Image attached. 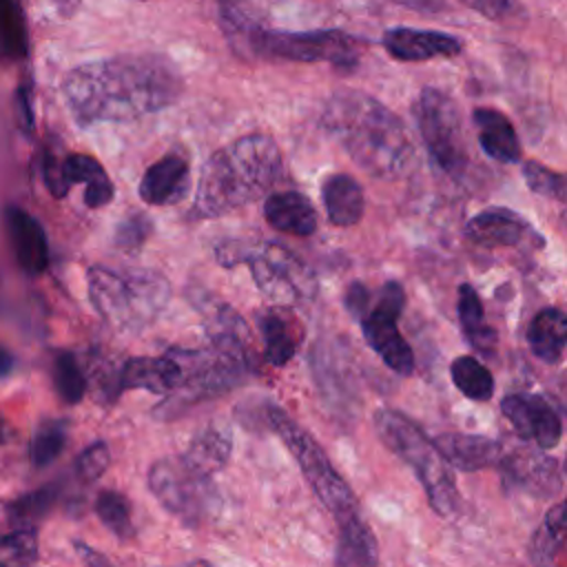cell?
I'll return each instance as SVG.
<instances>
[{
	"mask_svg": "<svg viewBox=\"0 0 567 567\" xmlns=\"http://www.w3.org/2000/svg\"><path fill=\"white\" fill-rule=\"evenodd\" d=\"M184 80L177 66L157 53H124L84 62L64 75L66 109L80 126L131 122L179 100Z\"/></svg>",
	"mask_w": 567,
	"mask_h": 567,
	"instance_id": "6da1fadb",
	"label": "cell"
},
{
	"mask_svg": "<svg viewBox=\"0 0 567 567\" xmlns=\"http://www.w3.org/2000/svg\"><path fill=\"white\" fill-rule=\"evenodd\" d=\"M321 126L372 177L403 179L416 166V148L403 120L365 91L332 93L323 104Z\"/></svg>",
	"mask_w": 567,
	"mask_h": 567,
	"instance_id": "7a4b0ae2",
	"label": "cell"
},
{
	"mask_svg": "<svg viewBox=\"0 0 567 567\" xmlns=\"http://www.w3.org/2000/svg\"><path fill=\"white\" fill-rule=\"evenodd\" d=\"M281 166V151L270 135L237 137L204 162L195 190V210L202 217H219L264 197L279 179Z\"/></svg>",
	"mask_w": 567,
	"mask_h": 567,
	"instance_id": "3957f363",
	"label": "cell"
},
{
	"mask_svg": "<svg viewBox=\"0 0 567 567\" xmlns=\"http://www.w3.org/2000/svg\"><path fill=\"white\" fill-rule=\"evenodd\" d=\"M89 299L97 315L122 332H140L153 323L171 299V284L157 270H111L93 266L86 272Z\"/></svg>",
	"mask_w": 567,
	"mask_h": 567,
	"instance_id": "277c9868",
	"label": "cell"
},
{
	"mask_svg": "<svg viewBox=\"0 0 567 567\" xmlns=\"http://www.w3.org/2000/svg\"><path fill=\"white\" fill-rule=\"evenodd\" d=\"M374 427L385 447L414 470L430 501V507L439 516L454 514L458 507L454 472L439 454L434 443L421 432V427L405 414L390 408H381L374 414Z\"/></svg>",
	"mask_w": 567,
	"mask_h": 567,
	"instance_id": "5b68a950",
	"label": "cell"
},
{
	"mask_svg": "<svg viewBox=\"0 0 567 567\" xmlns=\"http://www.w3.org/2000/svg\"><path fill=\"white\" fill-rule=\"evenodd\" d=\"M270 430L286 443L288 452L297 461L301 474L310 483L312 492L319 496L323 507L334 516L341 525L354 516H359L357 498L350 485L341 478V474L332 467L323 447L315 441L310 432H306L290 414H286L277 405L266 408Z\"/></svg>",
	"mask_w": 567,
	"mask_h": 567,
	"instance_id": "8992f818",
	"label": "cell"
},
{
	"mask_svg": "<svg viewBox=\"0 0 567 567\" xmlns=\"http://www.w3.org/2000/svg\"><path fill=\"white\" fill-rule=\"evenodd\" d=\"M432 162L454 182L470 171V146L456 102L436 86H423L412 106Z\"/></svg>",
	"mask_w": 567,
	"mask_h": 567,
	"instance_id": "52a82bcc",
	"label": "cell"
},
{
	"mask_svg": "<svg viewBox=\"0 0 567 567\" xmlns=\"http://www.w3.org/2000/svg\"><path fill=\"white\" fill-rule=\"evenodd\" d=\"M217 259L224 266H235L246 261L250 266L252 279L261 295L284 308L299 303L306 295L312 292L315 279L303 261L297 259L295 252L279 244H261L257 248L233 250L226 246L217 248Z\"/></svg>",
	"mask_w": 567,
	"mask_h": 567,
	"instance_id": "ba28073f",
	"label": "cell"
},
{
	"mask_svg": "<svg viewBox=\"0 0 567 567\" xmlns=\"http://www.w3.org/2000/svg\"><path fill=\"white\" fill-rule=\"evenodd\" d=\"M250 58L330 62L339 69H354L359 62V44L352 35L337 29L275 31L266 27L255 38Z\"/></svg>",
	"mask_w": 567,
	"mask_h": 567,
	"instance_id": "9c48e42d",
	"label": "cell"
},
{
	"mask_svg": "<svg viewBox=\"0 0 567 567\" xmlns=\"http://www.w3.org/2000/svg\"><path fill=\"white\" fill-rule=\"evenodd\" d=\"M405 308V292L399 281H385L368 310L359 317L361 332L368 346L383 359V363L401 377L412 374L414 354L399 330V317Z\"/></svg>",
	"mask_w": 567,
	"mask_h": 567,
	"instance_id": "30bf717a",
	"label": "cell"
},
{
	"mask_svg": "<svg viewBox=\"0 0 567 567\" xmlns=\"http://www.w3.org/2000/svg\"><path fill=\"white\" fill-rule=\"evenodd\" d=\"M148 489L186 525L195 527L210 507L213 487L206 476L193 472L182 458H157L148 467Z\"/></svg>",
	"mask_w": 567,
	"mask_h": 567,
	"instance_id": "8fae6325",
	"label": "cell"
},
{
	"mask_svg": "<svg viewBox=\"0 0 567 567\" xmlns=\"http://www.w3.org/2000/svg\"><path fill=\"white\" fill-rule=\"evenodd\" d=\"M42 179L53 197H64L73 184H84V204L89 208H102L113 199V182L102 164L84 153H71L64 157L47 155L42 162Z\"/></svg>",
	"mask_w": 567,
	"mask_h": 567,
	"instance_id": "7c38bea8",
	"label": "cell"
},
{
	"mask_svg": "<svg viewBox=\"0 0 567 567\" xmlns=\"http://www.w3.org/2000/svg\"><path fill=\"white\" fill-rule=\"evenodd\" d=\"M501 412L523 441H534L540 450L556 447L563 436L560 412L540 394H507Z\"/></svg>",
	"mask_w": 567,
	"mask_h": 567,
	"instance_id": "4fadbf2b",
	"label": "cell"
},
{
	"mask_svg": "<svg viewBox=\"0 0 567 567\" xmlns=\"http://www.w3.org/2000/svg\"><path fill=\"white\" fill-rule=\"evenodd\" d=\"M505 485L534 494L536 498H549L563 489L560 463L540 450L518 447L501 458Z\"/></svg>",
	"mask_w": 567,
	"mask_h": 567,
	"instance_id": "5bb4252c",
	"label": "cell"
},
{
	"mask_svg": "<svg viewBox=\"0 0 567 567\" xmlns=\"http://www.w3.org/2000/svg\"><path fill=\"white\" fill-rule=\"evenodd\" d=\"M388 55L401 62H425L434 58H454L463 51V40L430 29L394 27L388 29L381 38Z\"/></svg>",
	"mask_w": 567,
	"mask_h": 567,
	"instance_id": "9a60e30c",
	"label": "cell"
},
{
	"mask_svg": "<svg viewBox=\"0 0 567 567\" xmlns=\"http://www.w3.org/2000/svg\"><path fill=\"white\" fill-rule=\"evenodd\" d=\"M2 219L18 266L27 275H42L49 266V241L40 221L18 206H7Z\"/></svg>",
	"mask_w": 567,
	"mask_h": 567,
	"instance_id": "2e32d148",
	"label": "cell"
},
{
	"mask_svg": "<svg viewBox=\"0 0 567 567\" xmlns=\"http://www.w3.org/2000/svg\"><path fill=\"white\" fill-rule=\"evenodd\" d=\"M190 190V166L177 155L168 153L146 168L140 179L137 195L151 206H173L179 204Z\"/></svg>",
	"mask_w": 567,
	"mask_h": 567,
	"instance_id": "e0dca14e",
	"label": "cell"
},
{
	"mask_svg": "<svg viewBox=\"0 0 567 567\" xmlns=\"http://www.w3.org/2000/svg\"><path fill=\"white\" fill-rule=\"evenodd\" d=\"M432 443L445 458V463L461 472H478L485 467H494L503 458L501 443L483 434L445 432L439 434Z\"/></svg>",
	"mask_w": 567,
	"mask_h": 567,
	"instance_id": "ac0fdd59",
	"label": "cell"
},
{
	"mask_svg": "<svg viewBox=\"0 0 567 567\" xmlns=\"http://www.w3.org/2000/svg\"><path fill=\"white\" fill-rule=\"evenodd\" d=\"M529 233V224L516 210L505 206H492L474 217L465 226V235L481 248H507L516 246Z\"/></svg>",
	"mask_w": 567,
	"mask_h": 567,
	"instance_id": "d6986e66",
	"label": "cell"
},
{
	"mask_svg": "<svg viewBox=\"0 0 567 567\" xmlns=\"http://www.w3.org/2000/svg\"><path fill=\"white\" fill-rule=\"evenodd\" d=\"M179 381L182 370L171 352L164 357H131L117 374V392L142 388L153 394H173Z\"/></svg>",
	"mask_w": 567,
	"mask_h": 567,
	"instance_id": "ffe728a7",
	"label": "cell"
},
{
	"mask_svg": "<svg viewBox=\"0 0 567 567\" xmlns=\"http://www.w3.org/2000/svg\"><path fill=\"white\" fill-rule=\"evenodd\" d=\"M476 137L487 157L501 164H514L520 159V142L512 120L492 106H476L472 111Z\"/></svg>",
	"mask_w": 567,
	"mask_h": 567,
	"instance_id": "44dd1931",
	"label": "cell"
},
{
	"mask_svg": "<svg viewBox=\"0 0 567 567\" xmlns=\"http://www.w3.org/2000/svg\"><path fill=\"white\" fill-rule=\"evenodd\" d=\"M264 217L275 230L295 237H310L319 224L312 202L297 190L268 195L264 199Z\"/></svg>",
	"mask_w": 567,
	"mask_h": 567,
	"instance_id": "7402d4cb",
	"label": "cell"
},
{
	"mask_svg": "<svg viewBox=\"0 0 567 567\" xmlns=\"http://www.w3.org/2000/svg\"><path fill=\"white\" fill-rule=\"evenodd\" d=\"M323 208L334 226H354L361 221L365 210V197L361 184L346 173H334L323 182L321 188Z\"/></svg>",
	"mask_w": 567,
	"mask_h": 567,
	"instance_id": "603a6c76",
	"label": "cell"
},
{
	"mask_svg": "<svg viewBox=\"0 0 567 567\" xmlns=\"http://www.w3.org/2000/svg\"><path fill=\"white\" fill-rule=\"evenodd\" d=\"M567 343V317L560 308L538 310L527 326V346L545 363H558Z\"/></svg>",
	"mask_w": 567,
	"mask_h": 567,
	"instance_id": "cb8c5ba5",
	"label": "cell"
},
{
	"mask_svg": "<svg viewBox=\"0 0 567 567\" xmlns=\"http://www.w3.org/2000/svg\"><path fill=\"white\" fill-rule=\"evenodd\" d=\"M257 326L264 339L266 361L275 368L286 365L299 346V328L292 317L284 312V308H272L257 317Z\"/></svg>",
	"mask_w": 567,
	"mask_h": 567,
	"instance_id": "d4e9b609",
	"label": "cell"
},
{
	"mask_svg": "<svg viewBox=\"0 0 567 567\" xmlns=\"http://www.w3.org/2000/svg\"><path fill=\"white\" fill-rule=\"evenodd\" d=\"M565 503L551 505L527 543V558L534 567H563L565 551Z\"/></svg>",
	"mask_w": 567,
	"mask_h": 567,
	"instance_id": "484cf974",
	"label": "cell"
},
{
	"mask_svg": "<svg viewBox=\"0 0 567 567\" xmlns=\"http://www.w3.org/2000/svg\"><path fill=\"white\" fill-rule=\"evenodd\" d=\"M217 13L233 49L244 58H250L255 38L261 29H266L255 7L248 0H217Z\"/></svg>",
	"mask_w": 567,
	"mask_h": 567,
	"instance_id": "4316f807",
	"label": "cell"
},
{
	"mask_svg": "<svg viewBox=\"0 0 567 567\" xmlns=\"http://www.w3.org/2000/svg\"><path fill=\"white\" fill-rule=\"evenodd\" d=\"M233 445L230 439L217 430V427H206L197 432L186 447L184 456H179L193 472L210 478L215 472H219L228 458H230Z\"/></svg>",
	"mask_w": 567,
	"mask_h": 567,
	"instance_id": "83f0119b",
	"label": "cell"
},
{
	"mask_svg": "<svg viewBox=\"0 0 567 567\" xmlns=\"http://www.w3.org/2000/svg\"><path fill=\"white\" fill-rule=\"evenodd\" d=\"M456 310H458V321H461L467 343L483 354H492L494 346H496V332L487 326L483 303L472 284L458 286Z\"/></svg>",
	"mask_w": 567,
	"mask_h": 567,
	"instance_id": "f1b7e54d",
	"label": "cell"
},
{
	"mask_svg": "<svg viewBox=\"0 0 567 567\" xmlns=\"http://www.w3.org/2000/svg\"><path fill=\"white\" fill-rule=\"evenodd\" d=\"M450 377L456 390L472 401H489L494 394V377L476 357H456L450 365Z\"/></svg>",
	"mask_w": 567,
	"mask_h": 567,
	"instance_id": "f546056e",
	"label": "cell"
},
{
	"mask_svg": "<svg viewBox=\"0 0 567 567\" xmlns=\"http://www.w3.org/2000/svg\"><path fill=\"white\" fill-rule=\"evenodd\" d=\"M27 51L29 38L18 2L0 0V53L9 60H22Z\"/></svg>",
	"mask_w": 567,
	"mask_h": 567,
	"instance_id": "4dcf8cb0",
	"label": "cell"
},
{
	"mask_svg": "<svg viewBox=\"0 0 567 567\" xmlns=\"http://www.w3.org/2000/svg\"><path fill=\"white\" fill-rule=\"evenodd\" d=\"M51 374H53V385L60 394V399L69 405H75L84 399L86 394V377L82 372V365L80 361L75 359V354L62 350L53 357V368H51Z\"/></svg>",
	"mask_w": 567,
	"mask_h": 567,
	"instance_id": "1f68e13d",
	"label": "cell"
},
{
	"mask_svg": "<svg viewBox=\"0 0 567 567\" xmlns=\"http://www.w3.org/2000/svg\"><path fill=\"white\" fill-rule=\"evenodd\" d=\"M66 445V423L60 419L42 421L29 443V458L35 467L51 465Z\"/></svg>",
	"mask_w": 567,
	"mask_h": 567,
	"instance_id": "d6a6232c",
	"label": "cell"
},
{
	"mask_svg": "<svg viewBox=\"0 0 567 567\" xmlns=\"http://www.w3.org/2000/svg\"><path fill=\"white\" fill-rule=\"evenodd\" d=\"M38 532L35 527H20L0 534V567H33L38 563Z\"/></svg>",
	"mask_w": 567,
	"mask_h": 567,
	"instance_id": "836d02e7",
	"label": "cell"
},
{
	"mask_svg": "<svg viewBox=\"0 0 567 567\" xmlns=\"http://www.w3.org/2000/svg\"><path fill=\"white\" fill-rule=\"evenodd\" d=\"M95 514L104 527L111 529L120 540L133 536V520H131V503L124 494L115 489H102L95 498Z\"/></svg>",
	"mask_w": 567,
	"mask_h": 567,
	"instance_id": "e575fe53",
	"label": "cell"
},
{
	"mask_svg": "<svg viewBox=\"0 0 567 567\" xmlns=\"http://www.w3.org/2000/svg\"><path fill=\"white\" fill-rule=\"evenodd\" d=\"M58 496H60L58 485H44V487H38L33 492H27L20 498L11 501L7 505V512L13 520L22 523V527H35V523L51 512Z\"/></svg>",
	"mask_w": 567,
	"mask_h": 567,
	"instance_id": "d590c367",
	"label": "cell"
},
{
	"mask_svg": "<svg viewBox=\"0 0 567 567\" xmlns=\"http://www.w3.org/2000/svg\"><path fill=\"white\" fill-rule=\"evenodd\" d=\"M523 179L527 188L540 197L565 202V177L545 164L529 159L523 164Z\"/></svg>",
	"mask_w": 567,
	"mask_h": 567,
	"instance_id": "8d00e7d4",
	"label": "cell"
},
{
	"mask_svg": "<svg viewBox=\"0 0 567 567\" xmlns=\"http://www.w3.org/2000/svg\"><path fill=\"white\" fill-rule=\"evenodd\" d=\"M151 230H153L151 219L144 213H135V215L120 221V226L115 230V246L120 250L135 252L146 244Z\"/></svg>",
	"mask_w": 567,
	"mask_h": 567,
	"instance_id": "74e56055",
	"label": "cell"
},
{
	"mask_svg": "<svg viewBox=\"0 0 567 567\" xmlns=\"http://www.w3.org/2000/svg\"><path fill=\"white\" fill-rule=\"evenodd\" d=\"M109 461H111L109 445L104 441H95L80 452V456L75 461V474L82 481L91 483L104 474V470L109 467Z\"/></svg>",
	"mask_w": 567,
	"mask_h": 567,
	"instance_id": "f35d334b",
	"label": "cell"
},
{
	"mask_svg": "<svg viewBox=\"0 0 567 567\" xmlns=\"http://www.w3.org/2000/svg\"><path fill=\"white\" fill-rule=\"evenodd\" d=\"M458 2H463L467 9L481 13L487 20H503L514 9V0H458Z\"/></svg>",
	"mask_w": 567,
	"mask_h": 567,
	"instance_id": "ab89813d",
	"label": "cell"
},
{
	"mask_svg": "<svg viewBox=\"0 0 567 567\" xmlns=\"http://www.w3.org/2000/svg\"><path fill=\"white\" fill-rule=\"evenodd\" d=\"M370 290L361 284V281H352L350 286H348V292H346V306H348V310H350V315L352 317H361L365 310H368V306H370Z\"/></svg>",
	"mask_w": 567,
	"mask_h": 567,
	"instance_id": "60d3db41",
	"label": "cell"
},
{
	"mask_svg": "<svg viewBox=\"0 0 567 567\" xmlns=\"http://www.w3.org/2000/svg\"><path fill=\"white\" fill-rule=\"evenodd\" d=\"M73 547H75L78 556L82 558L84 567H113V563H111V560H109L104 554H100L97 549L89 547L86 543H82V540H75V543H73Z\"/></svg>",
	"mask_w": 567,
	"mask_h": 567,
	"instance_id": "b9f144b4",
	"label": "cell"
},
{
	"mask_svg": "<svg viewBox=\"0 0 567 567\" xmlns=\"http://www.w3.org/2000/svg\"><path fill=\"white\" fill-rule=\"evenodd\" d=\"M334 567H372V565H368L365 560H361V558H357V556H352V554H348L343 549H337Z\"/></svg>",
	"mask_w": 567,
	"mask_h": 567,
	"instance_id": "7bdbcfd3",
	"label": "cell"
},
{
	"mask_svg": "<svg viewBox=\"0 0 567 567\" xmlns=\"http://www.w3.org/2000/svg\"><path fill=\"white\" fill-rule=\"evenodd\" d=\"M13 370V354L0 346V379L9 377Z\"/></svg>",
	"mask_w": 567,
	"mask_h": 567,
	"instance_id": "ee69618b",
	"label": "cell"
},
{
	"mask_svg": "<svg viewBox=\"0 0 567 567\" xmlns=\"http://www.w3.org/2000/svg\"><path fill=\"white\" fill-rule=\"evenodd\" d=\"M80 0H55V7L64 13V16H71L75 9H78Z\"/></svg>",
	"mask_w": 567,
	"mask_h": 567,
	"instance_id": "f6af8a7d",
	"label": "cell"
},
{
	"mask_svg": "<svg viewBox=\"0 0 567 567\" xmlns=\"http://www.w3.org/2000/svg\"><path fill=\"white\" fill-rule=\"evenodd\" d=\"M0 430H2V419H0Z\"/></svg>",
	"mask_w": 567,
	"mask_h": 567,
	"instance_id": "bcb514c9",
	"label": "cell"
},
{
	"mask_svg": "<svg viewBox=\"0 0 567 567\" xmlns=\"http://www.w3.org/2000/svg\"><path fill=\"white\" fill-rule=\"evenodd\" d=\"M142 2H146V0H142Z\"/></svg>",
	"mask_w": 567,
	"mask_h": 567,
	"instance_id": "7dc6e473",
	"label": "cell"
}]
</instances>
